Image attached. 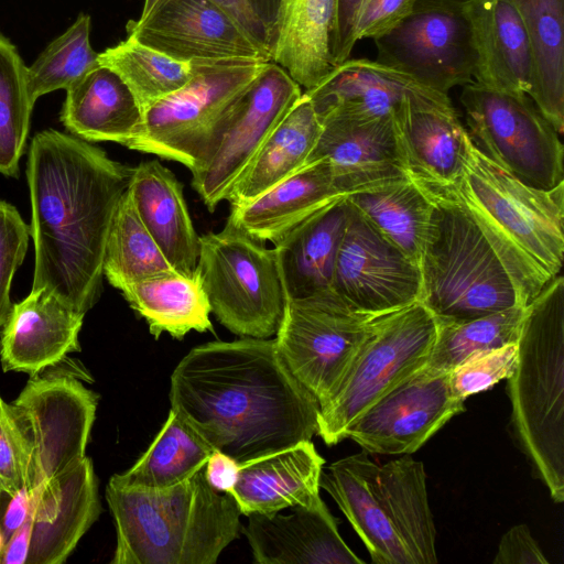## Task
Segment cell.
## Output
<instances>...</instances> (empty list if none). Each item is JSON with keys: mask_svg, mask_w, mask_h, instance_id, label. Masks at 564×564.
Wrapping results in <instances>:
<instances>
[{"mask_svg": "<svg viewBox=\"0 0 564 564\" xmlns=\"http://www.w3.org/2000/svg\"><path fill=\"white\" fill-rule=\"evenodd\" d=\"M341 197L328 162L319 159L256 198L231 206L227 221L258 241L275 243L302 220Z\"/></svg>", "mask_w": 564, "mask_h": 564, "instance_id": "cell-27", "label": "cell"}, {"mask_svg": "<svg viewBox=\"0 0 564 564\" xmlns=\"http://www.w3.org/2000/svg\"><path fill=\"white\" fill-rule=\"evenodd\" d=\"M348 210L346 196L338 198L302 220L273 243L286 299L304 297L332 289Z\"/></svg>", "mask_w": 564, "mask_h": 564, "instance_id": "cell-28", "label": "cell"}, {"mask_svg": "<svg viewBox=\"0 0 564 564\" xmlns=\"http://www.w3.org/2000/svg\"><path fill=\"white\" fill-rule=\"evenodd\" d=\"M26 69L17 47L0 33V173L19 176L34 104Z\"/></svg>", "mask_w": 564, "mask_h": 564, "instance_id": "cell-42", "label": "cell"}, {"mask_svg": "<svg viewBox=\"0 0 564 564\" xmlns=\"http://www.w3.org/2000/svg\"><path fill=\"white\" fill-rule=\"evenodd\" d=\"M84 314L46 288L31 290L12 305L3 325L0 361L3 371L35 376L80 350Z\"/></svg>", "mask_w": 564, "mask_h": 564, "instance_id": "cell-21", "label": "cell"}, {"mask_svg": "<svg viewBox=\"0 0 564 564\" xmlns=\"http://www.w3.org/2000/svg\"><path fill=\"white\" fill-rule=\"evenodd\" d=\"M492 562L495 564L549 563L527 524H517L502 535Z\"/></svg>", "mask_w": 564, "mask_h": 564, "instance_id": "cell-47", "label": "cell"}, {"mask_svg": "<svg viewBox=\"0 0 564 564\" xmlns=\"http://www.w3.org/2000/svg\"><path fill=\"white\" fill-rule=\"evenodd\" d=\"M24 487H29L28 451L10 404L0 395V490L15 491Z\"/></svg>", "mask_w": 564, "mask_h": 564, "instance_id": "cell-45", "label": "cell"}, {"mask_svg": "<svg viewBox=\"0 0 564 564\" xmlns=\"http://www.w3.org/2000/svg\"><path fill=\"white\" fill-rule=\"evenodd\" d=\"M465 410L449 386V372L422 367L372 403L348 429L371 454H411Z\"/></svg>", "mask_w": 564, "mask_h": 564, "instance_id": "cell-14", "label": "cell"}, {"mask_svg": "<svg viewBox=\"0 0 564 564\" xmlns=\"http://www.w3.org/2000/svg\"><path fill=\"white\" fill-rule=\"evenodd\" d=\"M36 489L0 490V531L4 541L25 522L33 508Z\"/></svg>", "mask_w": 564, "mask_h": 564, "instance_id": "cell-48", "label": "cell"}, {"mask_svg": "<svg viewBox=\"0 0 564 564\" xmlns=\"http://www.w3.org/2000/svg\"><path fill=\"white\" fill-rule=\"evenodd\" d=\"M128 193L142 224L171 267L192 274L199 256V236L194 229L173 172L158 160L133 167Z\"/></svg>", "mask_w": 564, "mask_h": 564, "instance_id": "cell-26", "label": "cell"}, {"mask_svg": "<svg viewBox=\"0 0 564 564\" xmlns=\"http://www.w3.org/2000/svg\"><path fill=\"white\" fill-rule=\"evenodd\" d=\"M170 402L214 451L238 463L317 433L319 403L290 371L274 338L194 347L171 375Z\"/></svg>", "mask_w": 564, "mask_h": 564, "instance_id": "cell-1", "label": "cell"}, {"mask_svg": "<svg viewBox=\"0 0 564 564\" xmlns=\"http://www.w3.org/2000/svg\"><path fill=\"white\" fill-rule=\"evenodd\" d=\"M476 224L507 271L520 306L557 274L564 260V183L532 187L473 142L452 199Z\"/></svg>", "mask_w": 564, "mask_h": 564, "instance_id": "cell-3", "label": "cell"}, {"mask_svg": "<svg viewBox=\"0 0 564 564\" xmlns=\"http://www.w3.org/2000/svg\"><path fill=\"white\" fill-rule=\"evenodd\" d=\"M132 170L57 130L33 138L26 167L32 290L46 288L84 315L96 304L110 226Z\"/></svg>", "mask_w": 564, "mask_h": 564, "instance_id": "cell-2", "label": "cell"}, {"mask_svg": "<svg viewBox=\"0 0 564 564\" xmlns=\"http://www.w3.org/2000/svg\"><path fill=\"white\" fill-rule=\"evenodd\" d=\"M220 6L240 28L271 56L270 35L252 12L246 0H213Z\"/></svg>", "mask_w": 564, "mask_h": 564, "instance_id": "cell-50", "label": "cell"}, {"mask_svg": "<svg viewBox=\"0 0 564 564\" xmlns=\"http://www.w3.org/2000/svg\"><path fill=\"white\" fill-rule=\"evenodd\" d=\"M511 432L555 502L564 500V278L525 306L517 365L507 379Z\"/></svg>", "mask_w": 564, "mask_h": 564, "instance_id": "cell-5", "label": "cell"}, {"mask_svg": "<svg viewBox=\"0 0 564 564\" xmlns=\"http://www.w3.org/2000/svg\"><path fill=\"white\" fill-rule=\"evenodd\" d=\"M408 181L432 203L451 200L471 140L445 94L408 98L392 116Z\"/></svg>", "mask_w": 564, "mask_h": 564, "instance_id": "cell-16", "label": "cell"}, {"mask_svg": "<svg viewBox=\"0 0 564 564\" xmlns=\"http://www.w3.org/2000/svg\"><path fill=\"white\" fill-rule=\"evenodd\" d=\"M302 93L282 67L268 63L240 100L213 158L193 173L192 185L210 212L227 200L238 178Z\"/></svg>", "mask_w": 564, "mask_h": 564, "instance_id": "cell-17", "label": "cell"}, {"mask_svg": "<svg viewBox=\"0 0 564 564\" xmlns=\"http://www.w3.org/2000/svg\"><path fill=\"white\" fill-rule=\"evenodd\" d=\"M442 94L410 75L368 58H348L336 65L316 86L304 90L319 121L356 122L392 118L411 97Z\"/></svg>", "mask_w": 564, "mask_h": 564, "instance_id": "cell-20", "label": "cell"}, {"mask_svg": "<svg viewBox=\"0 0 564 564\" xmlns=\"http://www.w3.org/2000/svg\"><path fill=\"white\" fill-rule=\"evenodd\" d=\"M32 533V510L25 522L10 536L0 553V564H26Z\"/></svg>", "mask_w": 564, "mask_h": 564, "instance_id": "cell-52", "label": "cell"}, {"mask_svg": "<svg viewBox=\"0 0 564 564\" xmlns=\"http://www.w3.org/2000/svg\"><path fill=\"white\" fill-rule=\"evenodd\" d=\"M102 271L120 291L134 282L176 272L139 218L128 188L110 226Z\"/></svg>", "mask_w": 564, "mask_h": 564, "instance_id": "cell-38", "label": "cell"}, {"mask_svg": "<svg viewBox=\"0 0 564 564\" xmlns=\"http://www.w3.org/2000/svg\"><path fill=\"white\" fill-rule=\"evenodd\" d=\"M436 319L420 302L373 316L367 335L334 394L319 405L317 433L332 446L379 398L424 367Z\"/></svg>", "mask_w": 564, "mask_h": 564, "instance_id": "cell-8", "label": "cell"}, {"mask_svg": "<svg viewBox=\"0 0 564 564\" xmlns=\"http://www.w3.org/2000/svg\"><path fill=\"white\" fill-rule=\"evenodd\" d=\"M359 2L360 0H337V13L332 44V57L335 66L349 58L356 44L352 30Z\"/></svg>", "mask_w": 564, "mask_h": 564, "instance_id": "cell-49", "label": "cell"}, {"mask_svg": "<svg viewBox=\"0 0 564 564\" xmlns=\"http://www.w3.org/2000/svg\"><path fill=\"white\" fill-rule=\"evenodd\" d=\"M378 466L367 452L340 458L322 471L325 489L357 532L376 564H411L380 506Z\"/></svg>", "mask_w": 564, "mask_h": 564, "instance_id": "cell-29", "label": "cell"}, {"mask_svg": "<svg viewBox=\"0 0 564 564\" xmlns=\"http://www.w3.org/2000/svg\"><path fill=\"white\" fill-rule=\"evenodd\" d=\"M337 0H280L271 59L305 90L334 67Z\"/></svg>", "mask_w": 564, "mask_h": 564, "instance_id": "cell-30", "label": "cell"}, {"mask_svg": "<svg viewBox=\"0 0 564 564\" xmlns=\"http://www.w3.org/2000/svg\"><path fill=\"white\" fill-rule=\"evenodd\" d=\"M324 458L311 441L239 463L238 479L228 492L241 514H272L285 508L322 501L319 478Z\"/></svg>", "mask_w": 564, "mask_h": 564, "instance_id": "cell-24", "label": "cell"}, {"mask_svg": "<svg viewBox=\"0 0 564 564\" xmlns=\"http://www.w3.org/2000/svg\"><path fill=\"white\" fill-rule=\"evenodd\" d=\"M282 514L251 513L242 528L259 564H362L341 539L322 500Z\"/></svg>", "mask_w": 564, "mask_h": 564, "instance_id": "cell-23", "label": "cell"}, {"mask_svg": "<svg viewBox=\"0 0 564 564\" xmlns=\"http://www.w3.org/2000/svg\"><path fill=\"white\" fill-rule=\"evenodd\" d=\"M61 121L87 142L112 141L128 147L141 130L143 112L122 79L98 66L66 89Z\"/></svg>", "mask_w": 564, "mask_h": 564, "instance_id": "cell-31", "label": "cell"}, {"mask_svg": "<svg viewBox=\"0 0 564 564\" xmlns=\"http://www.w3.org/2000/svg\"><path fill=\"white\" fill-rule=\"evenodd\" d=\"M239 463L229 455L213 451L205 466V477L216 490L229 492L238 479Z\"/></svg>", "mask_w": 564, "mask_h": 564, "instance_id": "cell-51", "label": "cell"}, {"mask_svg": "<svg viewBox=\"0 0 564 564\" xmlns=\"http://www.w3.org/2000/svg\"><path fill=\"white\" fill-rule=\"evenodd\" d=\"M98 62L122 79L142 112L182 88L194 73L193 64L175 61L129 36L99 53Z\"/></svg>", "mask_w": 564, "mask_h": 564, "instance_id": "cell-39", "label": "cell"}, {"mask_svg": "<svg viewBox=\"0 0 564 564\" xmlns=\"http://www.w3.org/2000/svg\"><path fill=\"white\" fill-rule=\"evenodd\" d=\"M271 61L232 58L193 64L192 78L143 112L128 149L185 165L192 174L215 154L240 100Z\"/></svg>", "mask_w": 564, "mask_h": 564, "instance_id": "cell-6", "label": "cell"}, {"mask_svg": "<svg viewBox=\"0 0 564 564\" xmlns=\"http://www.w3.org/2000/svg\"><path fill=\"white\" fill-rule=\"evenodd\" d=\"M530 43L534 84L529 96L562 135L564 130V0H510Z\"/></svg>", "mask_w": 564, "mask_h": 564, "instance_id": "cell-35", "label": "cell"}, {"mask_svg": "<svg viewBox=\"0 0 564 564\" xmlns=\"http://www.w3.org/2000/svg\"><path fill=\"white\" fill-rule=\"evenodd\" d=\"M332 290L359 312L386 314L420 301V267L349 204Z\"/></svg>", "mask_w": 564, "mask_h": 564, "instance_id": "cell-15", "label": "cell"}, {"mask_svg": "<svg viewBox=\"0 0 564 564\" xmlns=\"http://www.w3.org/2000/svg\"><path fill=\"white\" fill-rule=\"evenodd\" d=\"M475 45V82L531 95L534 69L527 31L510 0H463Z\"/></svg>", "mask_w": 564, "mask_h": 564, "instance_id": "cell-25", "label": "cell"}, {"mask_svg": "<svg viewBox=\"0 0 564 564\" xmlns=\"http://www.w3.org/2000/svg\"><path fill=\"white\" fill-rule=\"evenodd\" d=\"M126 30L129 37L183 63L272 61L213 0H156L145 14L130 20Z\"/></svg>", "mask_w": 564, "mask_h": 564, "instance_id": "cell-18", "label": "cell"}, {"mask_svg": "<svg viewBox=\"0 0 564 564\" xmlns=\"http://www.w3.org/2000/svg\"><path fill=\"white\" fill-rule=\"evenodd\" d=\"M121 293L130 307L143 317L150 333H167L182 339L188 332H214L210 305L197 270L192 274L172 272L127 285Z\"/></svg>", "mask_w": 564, "mask_h": 564, "instance_id": "cell-34", "label": "cell"}, {"mask_svg": "<svg viewBox=\"0 0 564 564\" xmlns=\"http://www.w3.org/2000/svg\"><path fill=\"white\" fill-rule=\"evenodd\" d=\"M416 0H360L352 35L360 40L382 37L395 29L412 11Z\"/></svg>", "mask_w": 564, "mask_h": 564, "instance_id": "cell-46", "label": "cell"}, {"mask_svg": "<svg viewBox=\"0 0 564 564\" xmlns=\"http://www.w3.org/2000/svg\"><path fill=\"white\" fill-rule=\"evenodd\" d=\"M205 466L163 489L109 479L106 500L117 535L112 564L217 562L239 533L241 511L230 494L208 484Z\"/></svg>", "mask_w": 564, "mask_h": 564, "instance_id": "cell-4", "label": "cell"}, {"mask_svg": "<svg viewBox=\"0 0 564 564\" xmlns=\"http://www.w3.org/2000/svg\"><path fill=\"white\" fill-rule=\"evenodd\" d=\"M279 1L280 0H246L252 12L267 29L271 40V50L273 44Z\"/></svg>", "mask_w": 564, "mask_h": 564, "instance_id": "cell-53", "label": "cell"}, {"mask_svg": "<svg viewBox=\"0 0 564 564\" xmlns=\"http://www.w3.org/2000/svg\"><path fill=\"white\" fill-rule=\"evenodd\" d=\"M4 544H6V541H4V538H3V535H2V533L0 531V553L2 552Z\"/></svg>", "mask_w": 564, "mask_h": 564, "instance_id": "cell-55", "label": "cell"}, {"mask_svg": "<svg viewBox=\"0 0 564 564\" xmlns=\"http://www.w3.org/2000/svg\"><path fill=\"white\" fill-rule=\"evenodd\" d=\"M387 240L420 263L434 204L410 181L346 196Z\"/></svg>", "mask_w": 564, "mask_h": 564, "instance_id": "cell-36", "label": "cell"}, {"mask_svg": "<svg viewBox=\"0 0 564 564\" xmlns=\"http://www.w3.org/2000/svg\"><path fill=\"white\" fill-rule=\"evenodd\" d=\"M101 511L93 462L79 463L36 488L26 564H62Z\"/></svg>", "mask_w": 564, "mask_h": 564, "instance_id": "cell-22", "label": "cell"}, {"mask_svg": "<svg viewBox=\"0 0 564 564\" xmlns=\"http://www.w3.org/2000/svg\"><path fill=\"white\" fill-rule=\"evenodd\" d=\"M156 0H144L143 9L141 15L145 14L152 6L155 3Z\"/></svg>", "mask_w": 564, "mask_h": 564, "instance_id": "cell-54", "label": "cell"}, {"mask_svg": "<svg viewBox=\"0 0 564 564\" xmlns=\"http://www.w3.org/2000/svg\"><path fill=\"white\" fill-rule=\"evenodd\" d=\"M525 306L464 321H437L436 336L425 367L449 372L470 356L518 343Z\"/></svg>", "mask_w": 564, "mask_h": 564, "instance_id": "cell-40", "label": "cell"}, {"mask_svg": "<svg viewBox=\"0 0 564 564\" xmlns=\"http://www.w3.org/2000/svg\"><path fill=\"white\" fill-rule=\"evenodd\" d=\"M518 357V343L477 352L452 371L449 386L453 394L464 400L471 394L491 388L514 371Z\"/></svg>", "mask_w": 564, "mask_h": 564, "instance_id": "cell-43", "label": "cell"}, {"mask_svg": "<svg viewBox=\"0 0 564 564\" xmlns=\"http://www.w3.org/2000/svg\"><path fill=\"white\" fill-rule=\"evenodd\" d=\"M196 270L223 326L242 337L276 334L286 295L274 249L227 221L219 232L199 237Z\"/></svg>", "mask_w": 564, "mask_h": 564, "instance_id": "cell-9", "label": "cell"}, {"mask_svg": "<svg viewBox=\"0 0 564 564\" xmlns=\"http://www.w3.org/2000/svg\"><path fill=\"white\" fill-rule=\"evenodd\" d=\"M30 236V227L18 209L0 200V327H3L13 305L11 283L26 254Z\"/></svg>", "mask_w": 564, "mask_h": 564, "instance_id": "cell-44", "label": "cell"}, {"mask_svg": "<svg viewBox=\"0 0 564 564\" xmlns=\"http://www.w3.org/2000/svg\"><path fill=\"white\" fill-rule=\"evenodd\" d=\"M380 506L411 564H435L436 530L429 505L425 470L410 456L378 466Z\"/></svg>", "mask_w": 564, "mask_h": 564, "instance_id": "cell-32", "label": "cell"}, {"mask_svg": "<svg viewBox=\"0 0 564 564\" xmlns=\"http://www.w3.org/2000/svg\"><path fill=\"white\" fill-rule=\"evenodd\" d=\"M420 259V302L437 321H464L519 305L513 284L471 218L454 202L433 203Z\"/></svg>", "mask_w": 564, "mask_h": 564, "instance_id": "cell-7", "label": "cell"}, {"mask_svg": "<svg viewBox=\"0 0 564 564\" xmlns=\"http://www.w3.org/2000/svg\"><path fill=\"white\" fill-rule=\"evenodd\" d=\"M213 448L172 409L148 449L124 473L110 479L141 489H163L204 467Z\"/></svg>", "mask_w": 564, "mask_h": 564, "instance_id": "cell-37", "label": "cell"}, {"mask_svg": "<svg viewBox=\"0 0 564 564\" xmlns=\"http://www.w3.org/2000/svg\"><path fill=\"white\" fill-rule=\"evenodd\" d=\"M372 317L354 308L332 289L286 299L275 345L290 371L319 405L340 384Z\"/></svg>", "mask_w": 564, "mask_h": 564, "instance_id": "cell-11", "label": "cell"}, {"mask_svg": "<svg viewBox=\"0 0 564 564\" xmlns=\"http://www.w3.org/2000/svg\"><path fill=\"white\" fill-rule=\"evenodd\" d=\"M377 61L448 95L474 79L475 45L463 0H416L410 14L375 40Z\"/></svg>", "mask_w": 564, "mask_h": 564, "instance_id": "cell-13", "label": "cell"}, {"mask_svg": "<svg viewBox=\"0 0 564 564\" xmlns=\"http://www.w3.org/2000/svg\"><path fill=\"white\" fill-rule=\"evenodd\" d=\"M306 163L325 159L337 191L354 193L382 188L408 180L403 171L392 118L356 122L327 119Z\"/></svg>", "mask_w": 564, "mask_h": 564, "instance_id": "cell-19", "label": "cell"}, {"mask_svg": "<svg viewBox=\"0 0 564 564\" xmlns=\"http://www.w3.org/2000/svg\"><path fill=\"white\" fill-rule=\"evenodd\" d=\"M321 131L322 123L310 99L302 93L231 188L227 198L230 206L256 198L300 170Z\"/></svg>", "mask_w": 564, "mask_h": 564, "instance_id": "cell-33", "label": "cell"}, {"mask_svg": "<svg viewBox=\"0 0 564 564\" xmlns=\"http://www.w3.org/2000/svg\"><path fill=\"white\" fill-rule=\"evenodd\" d=\"M98 395L65 372L30 377L10 404L29 455V487L36 489L86 457Z\"/></svg>", "mask_w": 564, "mask_h": 564, "instance_id": "cell-12", "label": "cell"}, {"mask_svg": "<svg viewBox=\"0 0 564 564\" xmlns=\"http://www.w3.org/2000/svg\"><path fill=\"white\" fill-rule=\"evenodd\" d=\"M459 99L469 138L487 159L535 188L564 183L561 135L527 94L473 80L463 86Z\"/></svg>", "mask_w": 564, "mask_h": 564, "instance_id": "cell-10", "label": "cell"}, {"mask_svg": "<svg viewBox=\"0 0 564 564\" xmlns=\"http://www.w3.org/2000/svg\"><path fill=\"white\" fill-rule=\"evenodd\" d=\"M91 20L80 13L74 23L52 41L26 69V85L33 104L43 95L67 89L99 65L90 44Z\"/></svg>", "mask_w": 564, "mask_h": 564, "instance_id": "cell-41", "label": "cell"}]
</instances>
